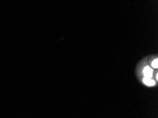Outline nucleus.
Returning a JSON list of instances; mask_svg holds the SVG:
<instances>
[{"instance_id":"nucleus-1","label":"nucleus","mask_w":158,"mask_h":118,"mask_svg":"<svg viewBox=\"0 0 158 118\" xmlns=\"http://www.w3.org/2000/svg\"><path fill=\"white\" fill-rule=\"evenodd\" d=\"M143 74L145 77H148V78H151L153 74L152 70L149 67H145L143 69Z\"/></svg>"},{"instance_id":"nucleus-2","label":"nucleus","mask_w":158,"mask_h":118,"mask_svg":"<svg viewBox=\"0 0 158 118\" xmlns=\"http://www.w3.org/2000/svg\"><path fill=\"white\" fill-rule=\"evenodd\" d=\"M143 83H144L145 85L149 86H154V85L155 84V81L152 80V79H151V78H148V77H145L143 78Z\"/></svg>"},{"instance_id":"nucleus-3","label":"nucleus","mask_w":158,"mask_h":118,"mask_svg":"<svg viewBox=\"0 0 158 118\" xmlns=\"http://www.w3.org/2000/svg\"><path fill=\"white\" fill-rule=\"evenodd\" d=\"M152 66L154 68H157V67H158V60L157 59L154 60L153 62H152Z\"/></svg>"}]
</instances>
